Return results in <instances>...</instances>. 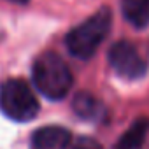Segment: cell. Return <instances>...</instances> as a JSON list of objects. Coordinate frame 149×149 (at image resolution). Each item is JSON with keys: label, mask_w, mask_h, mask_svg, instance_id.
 <instances>
[{"label": "cell", "mask_w": 149, "mask_h": 149, "mask_svg": "<svg viewBox=\"0 0 149 149\" xmlns=\"http://www.w3.org/2000/svg\"><path fill=\"white\" fill-rule=\"evenodd\" d=\"M112 26V13L109 7H102L65 35L67 51L77 60H90L100 44L105 40Z\"/></svg>", "instance_id": "cell-1"}, {"label": "cell", "mask_w": 149, "mask_h": 149, "mask_svg": "<svg viewBox=\"0 0 149 149\" xmlns=\"http://www.w3.org/2000/svg\"><path fill=\"white\" fill-rule=\"evenodd\" d=\"M32 81L46 98L61 100L68 95L74 84V76L60 54L47 51L35 58L32 65Z\"/></svg>", "instance_id": "cell-2"}, {"label": "cell", "mask_w": 149, "mask_h": 149, "mask_svg": "<svg viewBox=\"0 0 149 149\" xmlns=\"http://www.w3.org/2000/svg\"><path fill=\"white\" fill-rule=\"evenodd\" d=\"M0 111L13 121H32L39 112V102L23 79H7L0 86Z\"/></svg>", "instance_id": "cell-3"}, {"label": "cell", "mask_w": 149, "mask_h": 149, "mask_svg": "<svg viewBox=\"0 0 149 149\" xmlns=\"http://www.w3.org/2000/svg\"><path fill=\"white\" fill-rule=\"evenodd\" d=\"M107 60L118 76L128 81L140 79L147 72V61L140 56L137 46L130 40H116L109 47Z\"/></svg>", "instance_id": "cell-4"}, {"label": "cell", "mask_w": 149, "mask_h": 149, "mask_svg": "<svg viewBox=\"0 0 149 149\" xmlns=\"http://www.w3.org/2000/svg\"><path fill=\"white\" fill-rule=\"evenodd\" d=\"M70 132L58 125L35 130L30 139V149H68Z\"/></svg>", "instance_id": "cell-5"}, {"label": "cell", "mask_w": 149, "mask_h": 149, "mask_svg": "<svg viewBox=\"0 0 149 149\" xmlns=\"http://www.w3.org/2000/svg\"><path fill=\"white\" fill-rule=\"evenodd\" d=\"M72 109L81 119L86 121H102L107 112L105 105L88 91H79L72 98Z\"/></svg>", "instance_id": "cell-6"}, {"label": "cell", "mask_w": 149, "mask_h": 149, "mask_svg": "<svg viewBox=\"0 0 149 149\" xmlns=\"http://www.w3.org/2000/svg\"><path fill=\"white\" fill-rule=\"evenodd\" d=\"M121 13L133 28L149 26V0H121Z\"/></svg>", "instance_id": "cell-7"}, {"label": "cell", "mask_w": 149, "mask_h": 149, "mask_svg": "<svg viewBox=\"0 0 149 149\" xmlns=\"http://www.w3.org/2000/svg\"><path fill=\"white\" fill-rule=\"evenodd\" d=\"M147 132H149V119H146V118L135 119L130 125V128L119 137L116 149H139L144 144Z\"/></svg>", "instance_id": "cell-8"}, {"label": "cell", "mask_w": 149, "mask_h": 149, "mask_svg": "<svg viewBox=\"0 0 149 149\" xmlns=\"http://www.w3.org/2000/svg\"><path fill=\"white\" fill-rule=\"evenodd\" d=\"M72 149H102V144L93 137H79Z\"/></svg>", "instance_id": "cell-9"}, {"label": "cell", "mask_w": 149, "mask_h": 149, "mask_svg": "<svg viewBox=\"0 0 149 149\" xmlns=\"http://www.w3.org/2000/svg\"><path fill=\"white\" fill-rule=\"evenodd\" d=\"M11 2H16V4H21V6H25V4H28L30 0H11Z\"/></svg>", "instance_id": "cell-10"}]
</instances>
